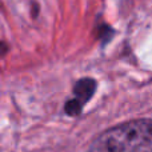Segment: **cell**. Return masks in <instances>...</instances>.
<instances>
[{"label": "cell", "instance_id": "2", "mask_svg": "<svg viewBox=\"0 0 152 152\" xmlns=\"http://www.w3.org/2000/svg\"><path fill=\"white\" fill-rule=\"evenodd\" d=\"M95 89H96V81L91 77H84V79H80L79 81H76L74 87L75 97L67 102L66 112L71 116L79 115L81 112V108H83L84 103H87L94 96Z\"/></svg>", "mask_w": 152, "mask_h": 152}, {"label": "cell", "instance_id": "1", "mask_svg": "<svg viewBox=\"0 0 152 152\" xmlns=\"http://www.w3.org/2000/svg\"><path fill=\"white\" fill-rule=\"evenodd\" d=\"M88 152H152V119H137L103 132Z\"/></svg>", "mask_w": 152, "mask_h": 152}]
</instances>
